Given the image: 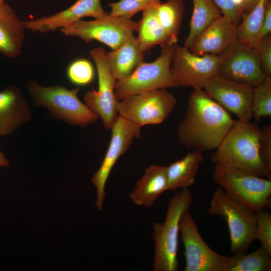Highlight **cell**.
<instances>
[{
  "label": "cell",
  "instance_id": "cell-1",
  "mask_svg": "<svg viewBox=\"0 0 271 271\" xmlns=\"http://www.w3.org/2000/svg\"><path fill=\"white\" fill-rule=\"evenodd\" d=\"M236 120L203 89L190 94L177 136L181 145L202 153L216 149Z\"/></svg>",
  "mask_w": 271,
  "mask_h": 271
},
{
  "label": "cell",
  "instance_id": "cell-2",
  "mask_svg": "<svg viewBox=\"0 0 271 271\" xmlns=\"http://www.w3.org/2000/svg\"><path fill=\"white\" fill-rule=\"evenodd\" d=\"M260 132L257 122L236 120L212 154V163L265 176L258 154Z\"/></svg>",
  "mask_w": 271,
  "mask_h": 271
},
{
  "label": "cell",
  "instance_id": "cell-3",
  "mask_svg": "<svg viewBox=\"0 0 271 271\" xmlns=\"http://www.w3.org/2000/svg\"><path fill=\"white\" fill-rule=\"evenodd\" d=\"M192 200V194L189 188L181 189L170 199L164 223L153 224L154 271L178 270L180 223L182 215L189 211Z\"/></svg>",
  "mask_w": 271,
  "mask_h": 271
},
{
  "label": "cell",
  "instance_id": "cell-4",
  "mask_svg": "<svg viewBox=\"0 0 271 271\" xmlns=\"http://www.w3.org/2000/svg\"><path fill=\"white\" fill-rule=\"evenodd\" d=\"M27 87L35 105L47 108L51 115L71 125L85 126L99 118L79 99V87L70 90L60 85L45 87L34 80Z\"/></svg>",
  "mask_w": 271,
  "mask_h": 271
},
{
  "label": "cell",
  "instance_id": "cell-5",
  "mask_svg": "<svg viewBox=\"0 0 271 271\" xmlns=\"http://www.w3.org/2000/svg\"><path fill=\"white\" fill-rule=\"evenodd\" d=\"M213 181L227 195L253 211L270 207L271 180L269 179L215 164Z\"/></svg>",
  "mask_w": 271,
  "mask_h": 271
},
{
  "label": "cell",
  "instance_id": "cell-6",
  "mask_svg": "<svg viewBox=\"0 0 271 271\" xmlns=\"http://www.w3.org/2000/svg\"><path fill=\"white\" fill-rule=\"evenodd\" d=\"M207 213L226 221L233 254L245 253L256 240L255 212L229 197L221 187L213 192Z\"/></svg>",
  "mask_w": 271,
  "mask_h": 271
},
{
  "label": "cell",
  "instance_id": "cell-7",
  "mask_svg": "<svg viewBox=\"0 0 271 271\" xmlns=\"http://www.w3.org/2000/svg\"><path fill=\"white\" fill-rule=\"evenodd\" d=\"M175 46L162 47L160 55L155 61L143 62L127 77L116 80L114 87L116 99L119 101L134 94L177 87L170 70Z\"/></svg>",
  "mask_w": 271,
  "mask_h": 271
},
{
  "label": "cell",
  "instance_id": "cell-8",
  "mask_svg": "<svg viewBox=\"0 0 271 271\" xmlns=\"http://www.w3.org/2000/svg\"><path fill=\"white\" fill-rule=\"evenodd\" d=\"M137 25V22L131 19L107 13L91 21L80 20L61 29V31L65 35L78 37L86 43L96 40L115 50L134 36Z\"/></svg>",
  "mask_w": 271,
  "mask_h": 271
},
{
  "label": "cell",
  "instance_id": "cell-9",
  "mask_svg": "<svg viewBox=\"0 0 271 271\" xmlns=\"http://www.w3.org/2000/svg\"><path fill=\"white\" fill-rule=\"evenodd\" d=\"M177 99L167 88L127 96L118 101L119 115L139 125L159 124L174 110Z\"/></svg>",
  "mask_w": 271,
  "mask_h": 271
},
{
  "label": "cell",
  "instance_id": "cell-10",
  "mask_svg": "<svg viewBox=\"0 0 271 271\" xmlns=\"http://www.w3.org/2000/svg\"><path fill=\"white\" fill-rule=\"evenodd\" d=\"M218 56L217 75L252 87L261 83L266 76L255 48L237 39Z\"/></svg>",
  "mask_w": 271,
  "mask_h": 271
},
{
  "label": "cell",
  "instance_id": "cell-11",
  "mask_svg": "<svg viewBox=\"0 0 271 271\" xmlns=\"http://www.w3.org/2000/svg\"><path fill=\"white\" fill-rule=\"evenodd\" d=\"M95 62L97 76L98 88L88 91L84 100L86 106L102 120L104 127L111 129L118 115L114 87L116 79L110 70L107 53L102 47L89 51Z\"/></svg>",
  "mask_w": 271,
  "mask_h": 271
},
{
  "label": "cell",
  "instance_id": "cell-12",
  "mask_svg": "<svg viewBox=\"0 0 271 271\" xmlns=\"http://www.w3.org/2000/svg\"><path fill=\"white\" fill-rule=\"evenodd\" d=\"M141 126L118 115L111 128L109 144L101 164L93 176L91 182L95 187V206L98 211L103 208L106 196L105 189L109 174L118 159L125 154L136 139L141 136Z\"/></svg>",
  "mask_w": 271,
  "mask_h": 271
},
{
  "label": "cell",
  "instance_id": "cell-13",
  "mask_svg": "<svg viewBox=\"0 0 271 271\" xmlns=\"http://www.w3.org/2000/svg\"><path fill=\"white\" fill-rule=\"evenodd\" d=\"M180 233L184 247V271H225L229 256L218 253L206 243L189 211L181 217Z\"/></svg>",
  "mask_w": 271,
  "mask_h": 271
},
{
  "label": "cell",
  "instance_id": "cell-14",
  "mask_svg": "<svg viewBox=\"0 0 271 271\" xmlns=\"http://www.w3.org/2000/svg\"><path fill=\"white\" fill-rule=\"evenodd\" d=\"M217 55H198L188 48L175 44L171 63V73L177 87L203 89L205 83L217 74Z\"/></svg>",
  "mask_w": 271,
  "mask_h": 271
},
{
  "label": "cell",
  "instance_id": "cell-15",
  "mask_svg": "<svg viewBox=\"0 0 271 271\" xmlns=\"http://www.w3.org/2000/svg\"><path fill=\"white\" fill-rule=\"evenodd\" d=\"M203 90L228 112L239 120L250 121L252 117L253 87L216 75L204 85Z\"/></svg>",
  "mask_w": 271,
  "mask_h": 271
},
{
  "label": "cell",
  "instance_id": "cell-16",
  "mask_svg": "<svg viewBox=\"0 0 271 271\" xmlns=\"http://www.w3.org/2000/svg\"><path fill=\"white\" fill-rule=\"evenodd\" d=\"M107 13L102 8L101 0H77L73 5L59 13L23 23L25 29L33 32L46 33L67 27L84 17L96 19Z\"/></svg>",
  "mask_w": 271,
  "mask_h": 271
},
{
  "label": "cell",
  "instance_id": "cell-17",
  "mask_svg": "<svg viewBox=\"0 0 271 271\" xmlns=\"http://www.w3.org/2000/svg\"><path fill=\"white\" fill-rule=\"evenodd\" d=\"M236 26L222 15L199 34L189 49L198 55L206 54L218 55L237 39Z\"/></svg>",
  "mask_w": 271,
  "mask_h": 271
},
{
  "label": "cell",
  "instance_id": "cell-18",
  "mask_svg": "<svg viewBox=\"0 0 271 271\" xmlns=\"http://www.w3.org/2000/svg\"><path fill=\"white\" fill-rule=\"evenodd\" d=\"M31 108L16 86L0 91V137L10 135L31 118Z\"/></svg>",
  "mask_w": 271,
  "mask_h": 271
},
{
  "label": "cell",
  "instance_id": "cell-19",
  "mask_svg": "<svg viewBox=\"0 0 271 271\" xmlns=\"http://www.w3.org/2000/svg\"><path fill=\"white\" fill-rule=\"evenodd\" d=\"M167 189V167L152 165L145 169L129 197L134 204L151 208Z\"/></svg>",
  "mask_w": 271,
  "mask_h": 271
},
{
  "label": "cell",
  "instance_id": "cell-20",
  "mask_svg": "<svg viewBox=\"0 0 271 271\" xmlns=\"http://www.w3.org/2000/svg\"><path fill=\"white\" fill-rule=\"evenodd\" d=\"M23 22L14 10L4 3L0 7V53L15 58L21 52L25 39Z\"/></svg>",
  "mask_w": 271,
  "mask_h": 271
},
{
  "label": "cell",
  "instance_id": "cell-21",
  "mask_svg": "<svg viewBox=\"0 0 271 271\" xmlns=\"http://www.w3.org/2000/svg\"><path fill=\"white\" fill-rule=\"evenodd\" d=\"M145 54L134 36L119 48L107 53L110 70L116 80L123 79L144 61Z\"/></svg>",
  "mask_w": 271,
  "mask_h": 271
},
{
  "label": "cell",
  "instance_id": "cell-22",
  "mask_svg": "<svg viewBox=\"0 0 271 271\" xmlns=\"http://www.w3.org/2000/svg\"><path fill=\"white\" fill-rule=\"evenodd\" d=\"M202 153L194 150L182 159L167 167V190L188 188L195 182L200 164L203 161Z\"/></svg>",
  "mask_w": 271,
  "mask_h": 271
},
{
  "label": "cell",
  "instance_id": "cell-23",
  "mask_svg": "<svg viewBox=\"0 0 271 271\" xmlns=\"http://www.w3.org/2000/svg\"><path fill=\"white\" fill-rule=\"evenodd\" d=\"M141 19L137 22V37L142 51L145 53L155 45L162 47L170 44L168 37L160 23L156 6L142 11Z\"/></svg>",
  "mask_w": 271,
  "mask_h": 271
},
{
  "label": "cell",
  "instance_id": "cell-24",
  "mask_svg": "<svg viewBox=\"0 0 271 271\" xmlns=\"http://www.w3.org/2000/svg\"><path fill=\"white\" fill-rule=\"evenodd\" d=\"M268 1L259 0L250 11L242 14L236 28L237 40L250 47H255Z\"/></svg>",
  "mask_w": 271,
  "mask_h": 271
},
{
  "label": "cell",
  "instance_id": "cell-25",
  "mask_svg": "<svg viewBox=\"0 0 271 271\" xmlns=\"http://www.w3.org/2000/svg\"><path fill=\"white\" fill-rule=\"evenodd\" d=\"M192 1L193 13L189 24V32L184 45L188 48L201 32L222 15L212 0Z\"/></svg>",
  "mask_w": 271,
  "mask_h": 271
},
{
  "label": "cell",
  "instance_id": "cell-26",
  "mask_svg": "<svg viewBox=\"0 0 271 271\" xmlns=\"http://www.w3.org/2000/svg\"><path fill=\"white\" fill-rule=\"evenodd\" d=\"M184 7V0H167L156 6L158 19L171 45L178 42Z\"/></svg>",
  "mask_w": 271,
  "mask_h": 271
},
{
  "label": "cell",
  "instance_id": "cell-27",
  "mask_svg": "<svg viewBox=\"0 0 271 271\" xmlns=\"http://www.w3.org/2000/svg\"><path fill=\"white\" fill-rule=\"evenodd\" d=\"M271 255L261 245L249 253L234 254L229 256L225 271H270Z\"/></svg>",
  "mask_w": 271,
  "mask_h": 271
},
{
  "label": "cell",
  "instance_id": "cell-28",
  "mask_svg": "<svg viewBox=\"0 0 271 271\" xmlns=\"http://www.w3.org/2000/svg\"><path fill=\"white\" fill-rule=\"evenodd\" d=\"M251 112L256 122L262 118L271 117V76H266L263 81L253 87Z\"/></svg>",
  "mask_w": 271,
  "mask_h": 271
},
{
  "label": "cell",
  "instance_id": "cell-29",
  "mask_svg": "<svg viewBox=\"0 0 271 271\" xmlns=\"http://www.w3.org/2000/svg\"><path fill=\"white\" fill-rule=\"evenodd\" d=\"M67 77L72 84L86 86L94 80L95 71L92 63L85 58H79L72 61L68 66Z\"/></svg>",
  "mask_w": 271,
  "mask_h": 271
},
{
  "label": "cell",
  "instance_id": "cell-30",
  "mask_svg": "<svg viewBox=\"0 0 271 271\" xmlns=\"http://www.w3.org/2000/svg\"><path fill=\"white\" fill-rule=\"evenodd\" d=\"M161 0H119L108 3L111 8L109 15L112 16H124L131 19L139 11L155 7Z\"/></svg>",
  "mask_w": 271,
  "mask_h": 271
},
{
  "label": "cell",
  "instance_id": "cell-31",
  "mask_svg": "<svg viewBox=\"0 0 271 271\" xmlns=\"http://www.w3.org/2000/svg\"><path fill=\"white\" fill-rule=\"evenodd\" d=\"M256 213V239L261 246L271 255V215L264 210H258Z\"/></svg>",
  "mask_w": 271,
  "mask_h": 271
},
{
  "label": "cell",
  "instance_id": "cell-32",
  "mask_svg": "<svg viewBox=\"0 0 271 271\" xmlns=\"http://www.w3.org/2000/svg\"><path fill=\"white\" fill-rule=\"evenodd\" d=\"M258 154L264 168L265 176L271 179V124H266L260 129Z\"/></svg>",
  "mask_w": 271,
  "mask_h": 271
},
{
  "label": "cell",
  "instance_id": "cell-33",
  "mask_svg": "<svg viewBox=\"0 0 271 271\" xmlns=\"http://www.w3.org/2000/svg\"><path fill=\"white\" fill-rule=\"evenodd\" d=\"M222 15L236 25L239 23L243 12L245 0H212Z\"/></svg>",
  "mask_w": 271,
  "mask_h": 271
},
{
  "label": "cell",
  "instance_id": "cell-34",
  "mask_svg": "<svg viewBox=\"0 0 271 271\" xmlns=\"http://www.w3.org/2000/svg\"><path fill=\"white\" fill-rule=\"evenodd\" d=\"M265 76H271V35L262 39L254 47Z\"/></svg>",
  "mask_w": 271,
  "mask_h": 271
},
{
  "label": "cell",
  "instance_id": "cell-35",
  "mask_svg": "<svg viewBox=\"0 0 271 271\" xmlns=\"http://www.w3.org/2000/svg\"><path fill=\"white\" fill-rule=\"evenodd\" d=\"M271 2L269 0L266 4L263 21L258 37L257 44L266 36L271 35Z\"/></svg>",
  "mask_w": 271,
  "mask_h": 271
},
{
  "label": "cell",
  "instance_id": "cell-36",
  "mask_svg": "<svg viewBox=\"0 0 271 271\" xmlns=\"http://www.w3.org/2000/svg\"><path fill=\"white\" fill-rule=\"evenodd\" d=\"M258 1L259 0H245L244 8L242 14L250 11Z\"/></svg>",
  "mask_w": 271,
  "mask_h": 271
},
{
  "label": "cell",
  "instance_id": "cell-37",
  "mask_svg": "<svg viewBox=\"0 0 271 271\" xmlns=\"http://www.w3.org/2000/svg\"><path fill=\"white\" fill-rule=\"evenodd\" d=\"M10 165V161L5 154L0 151V167H6Z\"/></svg>",
  "mask_w": 271,
  "mask_h": 271
},
{
  "label": "cell",
  "instance_id": "cell-38",
  "mask_svg": "<svg viewBox=\"0 0 271 271\" xmlns=\"http://www.w3.org/2000/svg\"><path fill=\"white\" fill-rule=\"evenodd\" d=\"M4 0H0V7L4 4Z\"/></svg>",
  "mask_w": 271,
  "mask_h": 271
}]
</instances>
